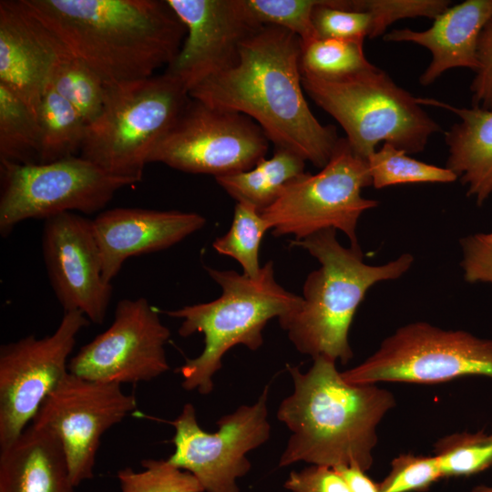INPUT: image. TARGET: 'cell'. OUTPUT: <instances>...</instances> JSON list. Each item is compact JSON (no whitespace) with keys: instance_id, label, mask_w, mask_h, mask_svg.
<instances>
[{"instance_id":"cell-1","label":"cell","mask_w":492,"mask_h":492,"mask_svg":"<svg viewBox=\"0 0 492 492\" xmlns=\"http://www.w3.org/2000/svg\"><path fill=\"white\" fill-rule=\"evenodd\" d=\"M301 52L297 36L263 26L242 42L236 64L193 85L189 96L249 117L275 148L292 151L322 169L340 138L334 127L321 124L309 108Z\"/></svg>"},{"instance_id":"cell-2","label":"cell","mask_w":492,"mask_h":492,"mask_svg":"<svg viewBox=\"0 0 492 492\" xmlns=\"http://www.w3.org/2000/svg\"><path fill=\"white\" fill-rule=\"evenodd\" d=\"M107 85L145 79L178 55L186 28L166 1L23 0Z\"/></svg>"},{"instance_id":"cell-3","label":"cell","mask_w":492,"mask_h":492,"mask_svg":"<svg viewBox=\"0 0 492 492\" xmlns=\"http://www.w3.org/2000/svg\"><path fill=\"white\" fill-rule=\"evenodd\" d=\"M335 364L317 357L304 373L287 365L293 391L281 402L277 418L291 436L279 466L298 462L364 471L372 466L376 429L395 407V396L377 384L346 382Z\"/></svg>"},{"instance_id":"cell-4","label":"cell","mask_w":492,"mask_h":492,"mask_svg":"<svg viewBox=\"0 0 492 492\" xmlns=\"http://www.w3.org/2000/svg\"><path fill=\"white\" fill-rule=\"evenodd\" d=\"M292 244L305 249L321 267L307 276L300 305L278 319L279 323L301 354L345 364L354 356L350 327L367 291L378 282L403 276L414 256L405 252L381 265L367 264L361 248L340 244L334 229Z\"/></svg>"},{"instance_id":"cell-5","label":"cell","mask_w":492,"mask_h":492,"mask_svg":"<svg viewBox=\"0 0 492 492\" xmlns=\"http://www.w3.org/2000/svg\"><path fill=\"white\" fill-rule=\"evenodd\" d=\"M205 269L221 287L219 298L161 312L182 320L178 330L180 336L196 333L204 335L200 354L186 359L178 370L185 390H197L204 395L212 392L213 377L230 349L242 344L251 351L258 350L263 343L262 331L267 323L290 313L302 302V296L286 291L276 282L272 261L261 267L256 278L235 271Z\"/></svg>"},{"instance_id":"cell-6","label":"cell","mask_w":492,"mask_h":492,"mask_svg":"<svg viewBox=\"0 0 492 492\" xmlns=\"http://www.w3.org/2000/svg\"><path fill=\"white\" fill-rule=\"evenodd\" d=\"M190 98L185 84L166 71L108 85L101 113L87 126L79 156L112 176L140 181L150 155Z\"/></svg>"},{"instance_id":"cell-7","label":"cell","mask_w":492,"mask_h":492,"mask_svg":"<svg viewBox=\"0 0 492 492\" xmlns=\"http://www.w3.org/2000/svg\"><path fill=\"white\" fill-rule=\"evenodd\" d=\"M304 92L343 128L352 149L367 160L380 142L407 154L425 149L441 131L408 91L377 67L338 78L302 75Z\"/></svg>"},{"instance_id":"cell-8","label":"cell","mask_w":492,"mask_h":492,"mask_svg":"<svg viewBox=\"0 0 492 492\" xmlns=\"http://www.w3.org/2000/svg\"><path fill=\"white\" fill-rule=\"evenodd\" d=\"M372 185L367 160L340 138L328 163L315 174L308 172L289 182L279 198L261 214L272 235H293L300 241L318 231H342L351 247L360 248L356 234L361 215L378 205L362 197Z\"/></svg>"},{"instance_id":"cell-9","label":"cell","mask_w":492,"mask_h":492,"mask_svg":"<svg viewBox=\"0 0 492 492\" xmlns=\"http://www.w3.org/2000/svg\"><path fill=\"white\" fill-rule=\"evenodd\" d=\"M354 384H436L467 375L492 378V340L425 322L399 327L358 365L341 372Z\"/></svg>"},{"instance_id":"cell-10","label":"cell","mask_w":492,"mask_h":492,"mask_svg":"<svg viewBox=\"0 0 492 492\" xmlns=\"http://www.w3.org/2000/svg\"><path fill=\"white\" fill-rule=\"evenodd\" d=\"M0 182L2 237L26 220L75 210L97 212L117 191L136 183L112 176L80 156L36 164L0 161Z\"/></svg>"},{"instance_id":"cell-11","label":"cell","mask_w":492,"mask_h":492,"mask_svg":"<svg viewBox=\"0 0 492 492\" xmlns=\"http://www.w3.org/2000/svg\"><path fill=\"white\" fill-rule=\"evenodd\" d=\"M269 139L249 117L190 98L149 163L215 178L246 171L265 158Z\"/></svg>"},{"instance_id":"cell-12","label":"cell","mask_w":492,"mask_h":492,"mask_svg":"<svg viewBox=\"0 0 492 492\" xmlns=\"http://www.w3.org/2000/svg\"><path fill=\"white\" fill-rule=\"evenodd\" d=\"M269 384L252 405L239 406L222 415L218 430L208 433L197 419L190 403L169 424L174 427V452L168 461L193 475L203 492H241L237 480L250 471L247 454L270 438L268 420Z\"/></svg>"},{"instance_id":"cell-13","label":"cell","mask_w":492,"mask_h":492,"mask_svg":"<svg viewBox=\"0 0 492 492\" xmlns=\"http://www.w3.org/2000/svg\"><path fill=\"white\" fill-rule=\"evenodd\" d=\"M90 321L80 312L64 315L53 333L29 334L0 347V448L32 423L46 398L68 374L79 332Z\"/></svg>"},{"instance_id":"cell-14","label":"cell","mask_w":492,"mask_h":492,"mask_svg":"<svg viewBox=\"0 0 492 492\" xmlns=\"http://www.w3.org/2000/svg\"><path fill=\"white\" fill-rule=\"evenodd\" d=\"M169 337L146 298L121 300L108 328L69 359L68 372L120 385L149 382L169 370L165 350Z\"/></svg>"},{"instance_id":"cell-15","label":"cell","mask_w":492,"mask_h":492,"mask_svg":"<svg viewBox=\"0 0 492 492\" xmlns=\"http://www.w3.org/2000/svg\"><path fill=\"white\" fill-rule=\"evenodd\" d=\"M137 408L134 395L120 384L68 374L46 398L33 423L59 437L73 484L92 479L103 435Z\"/></svg>"},{"instance_id":"cell-16","label":"cell","mask_w":492,"mask_h":492,"mask_svg":"<svg viewBox=\"0 0 492 492\" xmlns=\"http://www.w3.org/2000/svg\"><path fill=\"white\" fill-rule=\"evenodd\" d=\"M42 251L50 284L64 313L78 311L91 323L102 324L112 285L102 275L91 220L75 212L45 220Z\"/></svg>"},{"instance_id":"cell-17","label":"cell","mask_w":492,"mask_h":492,"mask_svg":"<svg viewBox=\"0 0 492 492\" xmlns=\"http://www.w3.org/2000/svg\"><path fill=\"white\" fill-rule=\"evenodd\" d=\"M186 28L181 47L166 72L189 89L232 67L242 42L261 28L245 0H166Z\"/></svg>"},{"instance_id":"cell-18","label":"cell","mask_w":492,"mask_h":492,"mask_svg":"<svg viewBox=\"0 0 492 492\" xmlns=\"http://www.w3.org/2000/svg\"><path fill=\"white\" fill-rule=\"evenodd\" d=\"M68 54L23 0L0 1V84L36 117L54 67Z\"/></svg>"},{"instance_id":"cell-19","label":"cell","mask_w":492,"mask_h":492,"mask_svg":"<svg viewBox=\"0 0 492 492\" xmlns=\"http://www.w3.org/2000/svg\"><path fill=\"white\" fill-rule=\"evenodd\" d=\"M102 275L111 282L126 260L169 248L202 229L206 219L196 212L143 208H115L91 220Z\"/></svg>"},{"instance_id":"cell-20","label":"cell","mask_w":492,"mask_h":492,"mask_svg":"<svg viewBox=\"0 0 492 492\" xmlns=\"http://www.w3.org/2000/svg\"><path fill=\"white\" fill-rule=\"evenodd\" d=\"M491 18L492 0H466L448 6L426 30L395 29L384 34V40L411 42L427 48L432 60L419 82L429 86L451 68L467 67L476 72L478 37Z\"/></svg>"},{"instance_id":"cell-21","label":"cell","mask_w":492,"mask_h":492,"mask_svg":"<svg viewBox=\"0 0 492 492\" xmlns=\"http://www.w3.org/2000/svg\"><path fill=\"white\" fill-rule=\"evenodd\" d=\"M62 443L48 427L31 423L0 448V492H75Z\"/></svg>"},{"instance_id":"cell-22","label":"cell","mask_w":492,"mask_h":492,"mask_svg":"<svg viewBox=\"0 0 492 492\" xmlns=\"http://www.w3.org/2000/svg\"><path fill=\"white\" fill-rule=\"evenodd\" d=\"M416 100L421 106L445 108L461 119L445 133L449 153L446 167L466 185L467 196L482 205L492 193V110L456 108L428 97Z\"/></svg>"},{"instance_id":"cell-23","label":"cell","mask_w":492,"mask_h":492,"mask_svg":"<svg viewBox=\"0 0 492 492\" xmlns=\"http://www.w3.org/2000/svg\"><path fill=\"white\" fill-rule=\"evenodd\" d=\"M305 162L292 151L275 148L270 159L263 158L251 169L215 179L237 202L261 211L279 198L289 182L305 173Z\"/></svg>"},{"instance_id":"cell-24","label":"cell","mask_w":492,"mask_h":492,"mask_svg":"<svg viewBox=\"0 0 492 492\" xmlns=\"http://www.w3.org/2000/svg\"><path fill=\"white\" fill-rule=\"evenodd\" d=\"M39 163H49L80 153L87 123L77 110L50 85L38 105Z\"/></svg>"},{"instance_id":"cell-25","label":"cell","mask_w":492,"mask_h":492,"mask_svg":"<svg viewBox=\"0 0 492 492\" xmlns=\"http://www.w3.org/2000/svg\"><path fill=\"white\" fill-rule=\"evenodd\" d=\"M0 161L39 163L36 117L8 87L0 84Z\"/></svg>"},{"instance_id":"cell-26","label":"cell","mask_w":492,"mask_h":492,"mask_svg":"<svg viewBox=\"0 0 492 492\" xmlns=\"http://www.w3.org/2000/svg\"><path fill=\"white\" fill-rule=\"evenodd\" d=\"M364 39L319 37L302 44L301 71L323 79H338L374 67L365 56Z\"/></svg>"},{"instance_id":"cell-27","label":"cell","mask_w":492,"mask_h":492,"mask_svg":"<svg viewBox=\"0 0 492 492\" xmlns=\"http://www.w3.org/2000/svg\"><path fill=\"white\" fill-rule=\"evenodd\" d=\"M47 85L77 110L87 125L101 113L108 87L87 65L70 54L54 67Z\"/></svg>"},{"instance_id":"cell-28","label":"cell","mask_w":492,"mask_h":492,"mask_svg":"<svg viewBox=\"0 0 492 492\" xmlns=\"http://www.w3.org/2000/svg\"><path fill=\"white\" fill-rule=\"evenodd\" d=\"M375 189L405 183H450L458 177L446 167L441 168L408 156L390 143H384L367 159Z\"/></svg>"},{"instance_id":"cell-29","label":"cell","mask_w":492,"mask_h":492,"mask_svg":"<svg viewBox=\"0 0 492 492\" xmlns=\"http://www.w3.org/2000/svg\"><path fill=\"white\" fill-rule=\"evenodd\" d=\"M268 231H271L268 222L256 208L236 202L230 230L217 238L212 247L218 253L237 261L244 275L256 278L261 269L259 263L261 242Z\"/></svg>"},{"instance_id":"cell-30","label":"cell","mask_w":492,"mask_h":492,"mask_svg":"<svg viewBox=\"0 0 492 492\" xmlns=\"http://www.w3.org/2000/svg\"><path fill=\"white\" fill-rule=\"evenodd\" d=\"M443 477H467L492 466V434L455 433L434 445Z\"/></svg>"},{"instance_id":"cell-31","label":"cell","mask_w":492,"mask_h":492,"mask_svg":"<svg viewBox=\"0 0 492 492\" xmlns=\"http://www.w3.org/2000/svg\"><path fill=\"white\" fill-rule=\"evenodd\" d=\"M141 466L140 471L129 466L118 471L120 492H203L193 475L168 459H144Z\"/></svg>"},{"instance_id":"cell-32","label":"cell","mask_w":492,"mask_h":492,"mask_svg":"<svg viewBox=\"0 0 492 492\" xmlns=\"http://www.w3.org/2000/svg\"><path fill=\"white\" fill-rule=\"evenodd\" d=\"M319 1L245 0V4L260 25L286 29L305 45L319 38L313 22V13Z\"/></svg>"},{"instance_id":"cell-33","label":"cell","mask_w":492,"mask_h":492,"mask_svg":"<svg viewBox=\"0 0 492 492\" xmlns=\"http://www.w3.org/2000/svg\"><path fill=\"white\" fill-rule=\"evenodd\" d=\"M443 477L437 457L401 454L391 463L379 492H413L427 489Z\"/></svg>"},{"instance_id":"cell-34","label":"cell","mask_w":492,"mask_h":492,"mask_svg":"<svg viewBox=\"0 0 492 492\" xmlns=\"http://www.w3.org/2000/svg\"><path fill=\"white\" fill-rule=\"evenodd\" d=\"M461 268L467 282L492 283V233H477L460 241Z\"/></svg>"},{"instance_id":"cell-35","label":"cell","mask_w":492,"mask_h":492,"mask_svg":"<svg viewBox=\"0 0 492 492\" xmlns=\"http://www.w3.org/2000/svg\"><path fill=\"white\" fill-rule=\"evenodd\" d=\"M284 487L290 492H351L346 480L335 468L316 465L292 471Z\"/></svg>"},{"instance_id":"cell-36","label":"cell","mask_w":492,"mask_h":492,"mask_svg":"<svg viewBox=\"0 0 492 492\" xmlns=\"http://www.w3.org/2000/svg\"><path fill=\"white\" fill-rule=\"evenodd\" d=\"M477 59V69L470 86L472 107L492 110V18L479 35Z\"/></svg>"},{"instance_id":"cell-37","label":"cell","mask_w":492,"mask_h":492,"mask_svg":"<svg viewBox=\"0 0 492 492\" xmlns=\"http://www.w3.org/2000/svg\"><path fill=\"white\" fill-rule=\"evenodd\" d=\"M333 468L346 480L351 492H379L378 484L374 483L363 469L357 466H338Z\"/></svg>"},{"instance_id":"cell-38","label":"cell","mask_w":492,"mask_h":492,"mask_svg":"<svg viewBox=\"0 0 492 492\" xmlns=\"http://www.w3.org/2000/svg\"><path fill=\"white\" fill-rule=\"evenodd\" d=\"M471 492H492V487L478 486L474 487Z\"/></svg>"},{"instance_id":"cell-39","label":"cell","mask_w":492,"mask_h":492,"mask_svg":"<svg viewBox=\"0 0 492 492\" xmlns=\"http://www.w3.org/2000/svg\"><path fill=\"white\" fill-rule=\"evenodd\" d=\"M492 233V232H491Z\"/></svg>"}]
</instances>
